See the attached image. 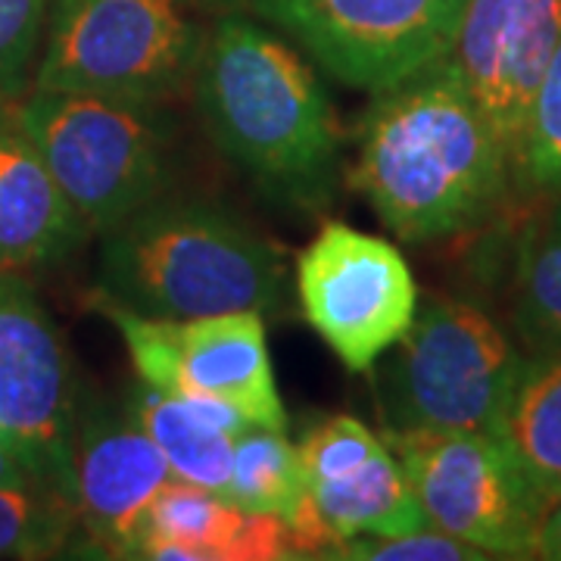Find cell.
<instances>
[{
  "label": "cell",
  "instance_id": "obj_1",
  "mask_svg": "<svg viewBox=\"0 0 561 561\" xmlns=\"http://www.w3.org/2000/svg\"><path fill=\"white\" fill-rule=\"evenodd\" d=\"M512 172L493 125L440 60L378 94L353 179L400 241L424 243L478 225Z\"/></svg>",
  "mask_w": 561,
  "mask_h": 561
},
{
  "label": "cell",
  "instance_id": "obj_2",
  "mask_svg": "<svg viewBox=\"0 0 561 561\" xmlns=\"http://www.w3.org/2000/svg\"><path fill=\"white\" fill-rule=\"evenodd\" d=\"M194 94L209 138L231 162L280 191H316L337 157V119L319 76L256 22L216 20Z\"/></svg>",
  "mask_w": 561,
  "mask_h": 561
},
{
  "label": "cell",
  "instance_id": "obj_3",
  "mask_svg": "<svg viewBox=\"0 0 561 561\" xmlns=\"http://www.w3.org/2000/svg\"><path fill=\"white\" fill-rule=\"evenodd\" d=\"M101 297L147 319L187 321L278 306V247L219 206L153 201L103 231Z\"/></svg>",
  "mask_w": 561,
  "mask_h": 561
},
{
  "label": "cell",
  "instance_id": "obj_4",
  "mask_svg": "<svg viewBox=\"0 0 561 561\" xmlns=\"http://www.w3.org/2000/svg\"><path fill=\"white\" fill-rule=\"evenodd\" d=\"M221 3L225 0H54L35 88L165 101L194 79Z\"/></svg>",
  "mask_w": 561,
  "mask_h": 561
},
{
  "label": "cell",
  "instance_id": "obj_5",
  "mask_svg": "<svg viewBox=\"0 0 561 561\" xmlns=\"http://www.w3.org/2000/svg\"><path fill=\"white\" fill-rule=\"evenodd\" d=\"M522 365L483 309L431 297L375 375L383 431H493Z\"/></svg>",
  "mask_w": 561,
  "mask_h": 561
},
{
  "label": "cell",
  "instance_id": "obj_6",
  "mask_svg": "<svg viewBox=\"0 0 561 561\" xmlns=\"http://www.w3.org/2000/svg\"><path fill=\"white\" fill-rule=\"evenodd\" d=\"M10 110L88 231H110L160 197L169 128L157 103L32 88Z\"/></svg>",
  "mask_w": 561,
  "mask_h": 561
},
{
  "label": "cell",
  "instance_id": "obj_7",
  "mask_svg": "<svg viewBox=\"0 0 561 561\" xmlns=\"http://www.w3.org/2000/svg\"><path fill=\"white\" fill-rule=\"evenodd\" d=\"M431 527L490 559H537L549 502L493 431H383Z\"/></svg>",
  "mask_w": 561,
  "mask_h": 561
},
{
  "label": "cell",
  "instance_id": "obj_8",
  "mask_svg": "<svg viewBox=\"0 0 561 561\" xmlns=\"http://www.w3.org/2000/svg\"><path fill=\"white\" fill-rule=\"evenodd\" d=\"M79 383L57 321L25 280L0 272V440L72 505Z\"/></svg>",
  "mask_w": 561,
  "mask_h": 561
},
{
  "label": "cell",
  "instance_id": "obj_9",
  "mask_svg": "<svg viewBox=\"0 0 561 561\" xmlns=\"http://www.w3.org/2000/svg\"><path fill=\"white\" fill-rule=\"evenodd\" d=\"M468 0H253L334 79L381 94L440 62Z\"/></svg>",
  "mask_w": 561,
  "mask_h": 561
},
{
  "label": "cell",
  "instance_id": "obj_10",
  "mask_svg": "<svg viewBox=\"0 0 561 561\" xmlns=\"http://www.w3.org/2000/svg\"><path fill=\"white\" fill-rule=\"evenodd\" d=\"M297 297L312 331L350 371H368L419 312L400 250L350 225H324L297 260Z\"/></svg>",
  "mask_w": 561,
  "mask_h": 561
},
{
  "label": "cell",
  "instance_id": "obj_11",
  "mask_svg": "<svg viewBox=\"0 0 561 561\" xmlns=\"http://www.w3.org/2000/svg\"><path fill=\"white\" fill-rule=\"evenodd\" d=\"M138 378L172 397H216L250 424L287 427L262 312H221L203 319H147L106 302Z\"/></svg>",
  "mask_w": 561,
  "mask_h": 561
},
{
  "label": "cell",
  "instance_id": "obj_12",
  "mask_svg": "<svg viewBox=\"0 0 561 561\" xmlns=\"http://www.w3.org/2000/svg\"><path fill=\"white\" fill-rule=\"evenodd\" d=\"M561 41V0H468L446 66L493 125L512 169Z\"/></svg>",
  "mask_w": 561,
  "mask_h": 561
},
{
  "label": "cell",
  "instance_id": "obj_13",
  "mask_svg": "<svg viewBox=\"0 0 561 561\" xmlns=\"http://www.w3.org/2000/svg\"><path fill=\"white\" fill-rule=\"evenodd\" d=\"M172 468L138 421L79 383L76 405V508L91 542L110 559H138L150 505Z\"/></svg>",
  "mask_w": 561,
  "mask_h": 561
},
{
  "label": "cell",
  "instance_id": "obj_14",
  "mask_svg": "<svg viewBox=\"0 0 561 561\" xmlns=\"http://www.w3.org/2000/svg\"><path fill=\"white\" fill-rule=\"evenodd\" d=\"M138 559L272 561L297 559V549L284 518L247 512L206 486L172 478L150 505Z\"/></svg>",
  "mask_w": 561,
  "mask_h": 561
},
{
  "label": "cell",
  "instance_id": "obj_15",
  "mask_svg": "<svg viewBox=\"0 0 561 561\" xmlns=\"http://www.w3.org/2000/svg\"><path fill=\"white\" fill-rule=\"evenodd\" d=\"M84 234L88 225L16 125L10 103L0 106V272L60 262Z\"/></svg>",
  "mask_w": 561,
  "mask_h": 561
},
{
  "label": "cell",
  "instance_id": "obj_16",
  "mask_svg": "<svg viewBox=\"0 0 561 561\" xmlns=\"http://www.w3.org/2000/svg\"><path fill=\"white\" fill-rule=\"evenodd\" d=\"M287 524L297 559H324L328 549L350 537H400L427 527V518L397 453L383 443L381 453L356 471L306 483V502Z\"/></svg>",
  "mask_w": 561,
  "mask_h": 561
},
{
  "label": "cell",
  "instance_id": "obj_17",
  "mask_svg": "<svg viewBox=\"0 0 561 561\" xmlns=\"http://www.w3.org/2000/svg\"><path fill=\"white\" fill-rule=\"evenodd\" d=\"M125 409L157 443L172 478L206 486L228 500L234 440L250 424L234 405L216 397H172L140 381L128 390Z\"/></svg>",
  "mask_w": 561,
  "mask_h": 561
},
{
  "label": "cell",
  "instance_id": "obj_18",
  "mask_svg": "<svg viewBox=\"0 0 561 561\" xmlns=\"http://www.w3.org/2000/svg\"><path fill=\"white\" fill-rule=\"evenodd\" d=\"M493 434L542 500L561 496V353L524 359Z\"/></svg>",
  "mask_w": 561,
  "mask_h": 561
},
{
  "label": "cell",
  "instance_id": "obj_19",
  "mask_svg": "<svg viewBox=\"0 0 561 561\" xmlns=\"http://www.w3.org/2000/svg\"><path fill=\"white\" fill-rule=\"evenodd\" d=\"M512 321L530 356L561 353V201L524 231Z\"/></svg>",
  "mask_w": 561,
  "mask_h": 561
},
{
  "label": "cell",
  "instance_id": "obj_20",
  "mask_svg": "<svg viewBox=\"0 0 561 561\" xmlns=\"http://www.w3.org/2000/svg\"><path fill=\"white\" fill-rule=\"evenodd\" d=\"M247 512L294 522L306 502V471L300 449L284 431L247 424L231 453V493Z\"/></svg>",
  "mask_w": 561,
  "mask_h": 561
},
{
  "label": "cell",
  "instance_id": "obj_21",
  "mask_svg": "<svg viewBox=\"0 0 561 561\" xmlns=\"http://www.w3.org/2000/svg\"><path fill=\"white\" fill-rule=\"evenodd\" d=\"M81 527L79 508L50 490H0V559H47Z\"/></svg>",
  "mask_w": 561,
  "mask_h": 561
},
{
  "label": "cell",
  "instance_id": "obj_22",
  "mask_svg": "<svg viewBox=\"0 0 561 561\" xmlns=\"http://www.w3.org/2000/svg\"><path fill=\"white\" fill-rule=\"evenodd\" d=\"M515 175L527 187L561 201V41L530 106Z\"/></svg>",
  "mask_w": 561,
  "mask_h": 561
},
{
  "label": "cell",
  "instance_id": "obj_23",
  "mask_svg": "<svg viewBox=\"0 0 561 561\" xmlns=\"http://www.w3.org/2000/svg\"><path fill=\"white\" fill-rule=\"evenodd\" d=\"M297 449H300L306 483L334 481L375 459L383 449V440L362 421L350 415H331L312 424L297 443Z\"/></svg>",
  "mask_w": 561,
  "mask_h": 561
},
{
  "label": "cell",
  "instance_id": "obj_24",
  "mask_svg": "<svg viewBox=\"0 0 561 561\" xmlns=\"http://www.w3.org/2000/svg\"><path fill=\"white\" fill-rule=\"evenodd\" d=\"M44 25L47 0H0V106L28 91Z\"/></svg>",
  "mask_w": 561,
  "mask_h": 561
},
{
  "label": "cell",
  "instance_id": "obj_25",
  "mask_svg": "<svg viewBox=\"0 0 561 561\" xmlns=\"http://www.w3.org/2000/svg\"><path fill=\"white\" fill-rule=\"evenodd\" d=\"M324 559L350 561H483L490 559L478 546L446 534L440 527H421L400 537H350L324 552Z\"/></svg>",
  "mask_w": 561,
  "mask_h": 561
},
{
  "label": "cell",
  "instance_id": "obj_26",
  "mask_svg": "<svg viewBox=\"0 0 561 561\" xmlns=\"http://www.w3.org/2000/svg\"><path fill=\"white\" fill-rule=\"evenodd\" d=\"M537 559L561 561V496L549 502L537 534Z\"/></svg>",
  "mask_w": 561,
  "mask_h": 561
}]
</instances>
